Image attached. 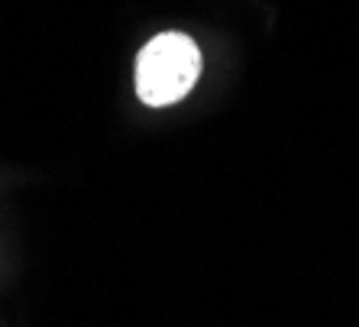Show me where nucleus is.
<instances>
[{"instance_id": "obj_1", "label": "nucleus", "mask_w": 359, "mask_h": 327, "mask_svg": "<svg viewBox=\"0 0 359 327\" xmlns=\"http://www.w3.org/2000/svg\"><path fill=\"white\" fill-rule=\"evenodd\" d=\"M201 75V52L191 36L162 33L146 42L136 59V94L149 107L182 101Z\"/></svg>"}]
</instances>
